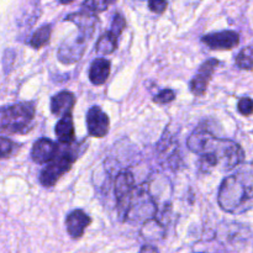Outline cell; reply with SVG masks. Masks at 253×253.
<instances>
[{
  "mask_svg": "<svg viewBox=\"0 0 253 253\" xmlns=\"http://www.w3.org/2000/svg\"><path fill=\"white\" fill-rule=\"evenodd\" d=\"M74 0H59V2L63 5H67V4H71V2H73Z\"/></svg>",
  "mask_w": 253,
  "mask_h": 253,
  "instance_id": "cell-28",
  "label": "cell"
},
{
  "mask_svg": "<svg viewBox=\"0 0 253 253\" xmlns=\"http://www.w3.org/2000/svg\"><path fill=\"white\" fill-rule=\"evenodd\" d=\"M15 143L9 138L0 136V160L1 158H7L14 153L15 151Z\"/></svg>",
  "mask_w": 253,
  "mask_h": 253,
  "instance_id": "cell-22",
  "label": "cell"
},
{
  "mask_svg": "<svg viewBox=\"0 0 253 253\" xmlns=\"http://www.w3.org/2000/svg\"><path fill=\"white\" fill-rule=\"evenodd\" d=\"M187 146L197 155H210L215 157L224 170L239 167L245 161V151L239 143L227 138H219L204 126L193 131L187 140Z\"/></svg>",
  "mask_w": 253,
  "mask_h": 253,
  "instance_id": "cell-1",
  "label": "cell"
},
{
  "mask_svg": "<svg viewBox=\"0 0 253 253\" xmlns=\"http://www.w3.org/2000/svg\"><path fill=\"white\" fill-rule=\"evenodd\" d=\"M157 214V204L153 200L152 195L148 192V188L142 185L138 189L133 190L132 198H131L130 207H128L127 219H151Z\"/></svg>",
  "mask_w": 253,
  "mask_h": 253,
  "instance_id": "cell-4",
  "label": "cell"
},
{
  "mask_svg": "<svg viewBox=\"0 0 253 253\" xmlns=\"http://www.w3.org/2000/svg\"><path fill=\"white\" fill-rule=\"evenodd\" d=\"M236 66L239 67V68L245 69V71L253 69V43L245 47V48L241 49V52L237 54Z\"/></svg>",
  "mask_w": 253,
  "mask_h": 253,
  "instance_id": "cell-20",
  "label": "cell"
},
{
  "mask_svg": "<svg viewBox=\"0 0 253 253\" xmlns=\"http://www.w3.org/2000/svg\"><path fill=\"white\" fill-rule=\"evenodd\" d=\"M66 21H71L73 24H76L78 26L79 31H82L83 34H85L88 37H91V35L95 31L96 24H98L99 19L96 16L95 12L89 11V10L83 9L79 12H73V14H69L66 17Z\"/></svg>",
  "mask_w": 253,
  "mask_h": 253,
  "instance_id": "cell-12",
  "label": "cell"
},
{
  "mask_svg": "<svg viewBox=\"0 0 253 253\" xmlns=\"http://www.w3.org/2000/svg\"><path fill=\"white\" fill-rule=\"evenodd\" d=\"M76 161V156L72 152H64L63 155H57L53 161L48 162V165L42 169L40 174V182L43 187L51 188L58 182L59 178L71 170L72 165Z\"/></svg>",
  "mask_w": 253,
  "mask_h": 253,
  "instance_id": "cell-5",
  "label": "cell"
},
{
  "mask_svg": "<svg viewBox=\"0 0 253 253\" xmlns=\"http://www.w3.org/2000/svg\"><path fill=\"white\" fill-rule=\"evenodd\" d=\"M56 136L58 138V142L62 145H71L76 140V132H74V124L72 113L66 114L61 118V120L57 123Z\"/></svg>",
  "mask_w": 253,
  "mask_h": 253,
  "instance_id": "cell-15",
  "label": "cell"
},
{
  "mask_svg": "<svg viewBox=\"0 0 253 253\" xmlns=\"http://www.w3.org/2000/svg\"><path fill=\"white\" fill-rule=\"evenodd\" d=\"M76 104V96L71 91H61V93L56 94L52 96L51 99V111L53 115L63 116L66 114L72 113Z\"/></svg>",
  "mask_w": 253,
  "mask_h": 253,
  "instance_id": "cell-14",
  "label": "cell"
},
{
  "mask_svg": "<svg viewBox=\"0 0 253 253\" xmlns=\"http://www.w3.org/2000/svg\"><path fill=\"white\" fill-rule=\"evenodd\" d=\"M88 39H90V37H88L82 31L67 37L62 42V44L58 48V52H57L59 61L64 64H72L78 62L82 58V56H83L84 51H85Z\"/></svg>",
  "mask_w": 253,
  "mask_h": 253,
  "instance_id": "cell-6",
  "label": "cell"
},
{
  "mask_svg": "<svg viewBox=\"0 0 253 253\" xmlns=\"http://www.w3.org/2000/svg\"><path fill=\"white\" fill-rule=\"evenodd\" d=\"M35 118L32 103H19L0 110V133H26Z\"/></svg>",
  "mask_w": 253,
  "mask_h": 253,
  "instance_id": "cell-3",
  "label": "cell"
},
{
  "mask_svg": "<svg viewBox=\"0 0 253 253\" xmlns=\"http://www.w3.org/2000/svg\"><path fill=\"white\" fill-rule=\"evenodd\" d=\"M217 202L224 211L242 214L253 207V162L241 166L222 180Z\"/></svg>",
  "mask_w": 253,
  "mask_h": 253,
  "instance_id": "cell-2",
  "label": "cell"
},
{
  "mask_svg": "<svg viewBox=\"0 0 253 253\" xmlns=\"http://www.w3.org/2000/svg\"><path fill=\"white\" fill-rule=\"evenodd\" d=\"M174 99V91L170 90V89H163V90H161L160 93L153 96V103L158 104V105H165V104L172 103Z\"/></svg>",
  "mask_w": 253,
  "mask_h": 253,
  "instance_id": "cell-23",
  "label": "cell"
},
{
  "mask_svg": "<svg viewBox=\"0 0 253 253\" xmlns=\"http://www.w3.org/2000/svg\"><path fill=\"white\" fill-rule=\"evenodd\" d=\"M165 227L161 224L160 221H157L156 219L151 217V219L146 220V222L143 224L142 229H141V236L146 240V241H158V240H162L165 237Z\"/></svg>",
  "mask_w": 253,
  "mask_h": 253,
  "instance_id": "cell-17",
  "label": "cell"
},
{
  "mask_svg": "<svg viewBox=\"0 0 253 253\" xmlns=\"http://www.w3.org/2000/svg\"><path fill=\"white\" fill-rule=\"evenodd\" d=\"M141 252H158V249L156 246H152L151 244L145 245L143 247H141Z\"/></svg>",
  "mask_w": 253,
  "mask_h": 253,
  "instance_id": "cell-27",
  "label": "cell"
},
{
  "mask_svg": "<svg viewBox=\"0 0 253 253\" xmlns=\"http://www.w3.org/2000/svg\"><path fill=\"white\" fill-rule=\"evenodd\" d=\"M86 127L93 137H104L109 132L110 120L109 116L98 105L91 106L86 113Z\"/></svg>",
  "mask_w": 253,
  "mask_h": 253,
  "instance_id": "cell-9",
  "label": "cell"
},
{
  "mask_svg": "<svg viewBox=\"0 0 253 253\" xmlns=\"http://www.w3.org/2000/svg\"><path fill=\"white\" fill-rule=\"evenodd\" d=\"M58 155V146L49 138H40L34 143L31 150V158L39 165L51 162Z\"/></svg>",
  "mask_w": 253,
  "mask_h": 253,
  "instance_id": "cell-11",
  "label": "cell"
},
{
  "mask_svg": "<svg viewBox=\"0 0 253 253\" xmlns=\"http://www.w3.org/2000/svg\"><path fill=\"white\" fill-rule=\"evenodd\" d=\"M125 27H126L125 17H124L120 12H116L115 16H114V19H113V24H111L110 31L119 37L121 34H123V31L125 30Z\"/></svg>",
  "mask_w": 253,
  "mask_h": 253,
  "instance_id": "cell-25",
  "label": "cell"
},
{
  "mask_svg": "<svg viewBox=\"0 0 253 253\" xmlns=\"http://www.w3.org/2000/svg\"><path fill=\"white\" fill-rule=\"evenodd\" d=\"M202 42L210 49H232L240 43V35L236 31L225 30L204 35L202 37Z\"/></svg>",
  "mask_w": 253,
  "mask_h": 253,
  "instance_id": "cell-10",
  "label": "cell"
},
{
  "mask_svg": "<svg viewBox=\"0 0 253 253\" xmlns=\"http://www.w3.org/2000/svg\"><path fill=\"white\" fill-rule=\"evenodd\" d=\"M114 2H115V0H84L82 6H83V9L98 14V12L105 11Z\"/></svg>",
  "mask_w": 253,
  "mask_h": 253,
  "instance_id": "cell-21",
  "label": "cell"
},
{
  "mask_svg": "<svg viewBox=\"0 0 253 253\" xmlns=\"http://www.w3.org/2000/svg\"><path fill=\"white\" fill-rule=\"evenodd\" d=\"M167 0H148V7L156 14H163L167 10Z\"/></svg>",
  "mask_w": 253,
  "mask_h": 253,
  "instance_id": "cell-26",
  "label": "cell"
},
{
  "mask_svg": "<svg viewBox=\"0 0 253 253\" xmlns=\"http://www.w3.org/2000/svg\"><path fill=\"white\" fill-rule=\"evenodd\" d=\"M118 48V36L115 34H113L111 31L105 32L104 35H101L100 39L96 42V52L101 56H105V54L113 53L115 49Z\"/></svg>",
  "mask_w": 253,
  "mask_h": 253,
  "instance_id": "cell-18",
  "label": "cell"
},
{
  "mask_svg": "<svg viewBox=\"0 0 253 253\" xmlns=\"http://www.w3.org/2000/svg\"><path fill=\"white\" fill-rule=\"evenodd\" d=\"M90 216H88L83 210H74V211H72L66 219V226L69 236L76 240L81 239L86 227L90 225Z\"/></svg>",
  "mask_w": 253,
  "mask_h": 253,
  "instance_id": "cell-13",
  "label": "cell"
},
{
  "mask_svg": "<svg viewBox=\"0 0 253 253\" xmlns=\"http://www.w3.org/2000/svg\"><path fill=\"white\" fill-rule=\"evenodd\" d=\"M135 190V178L130 170H123L118 174L115 180V197L118 200V208L124 220H126L131 198Z\"/></svg>",
  "mask_w": 253,
  "mask_h": 253,
  "instance_id": "cell-7",
  "label": "cell"
},
{
  "mask_svg": "<svg viewBox=\"0 0 253 253\" xmlns=\"http://www.w3.org/2000/svg\"><path fill=\"white\" fill-rule=\"evenodd\" d=\"M110 76V62L105 58H96L89 68V81L94 85H103Z\"/></svg>",
  "mask_w": 253,
  "mask_h": 253,
  "instance_id": "cell-16",
  "label": "cell"
},
{
  "mask_svg": "<svg viewBox=\"0 0 253 253\" xmlns=\"http://www.w3.org/2000/svg\"><path fill=\"white\" fill-rule=\"evenodd\" d=\"M220 64V62L216 58H211L205 61L204 63L200 66L199 71L195 74L194 78L190 81V91H192L194 95L202 96L204 95L205 91H207L208 85H209L210 81L212 78V74H214L215 69L217 68V66Z\"/></svg>",
  "mask_w": 253,
  "mask_h": 253,
  "instance_id": "cell-8",
  "label": "cell"
},
{
  "mask_svg": "<svg viewBox=\"0 0 253 253\" xmlns=\"http://www.w3.org/2000/svg\"><path fill=\"white\" fill-rule=\"evenodd\" d=\"M237 110L241 115L251 116L253 114V99L249 98V96L240 99L239 104H237Z\"/></svg>",
  "mask_w": 253,
  "mask_h": 253,
  "instance_id": "cell-24",
  "label": "cell"
},
{
  "mask_svg": "<svg viewBox=\"0 0 253 253\" xmlns=\"http://www.w3.org/2000/svg\"><path fill=\"white\" fill-rule=\"evenodd\" d=\"M51 25H43V26L40 27V29L37 30V31H35V34L32 35L31 40H30V46L34 47L35 49H39L41 48V47L46 46L49 42V40H51Z\"/></svg>",
  "mask_w": 253,
  "mask_h": 253,
  "instance_id": "cell-19",
  "label": "cell"
}]
</instances>
